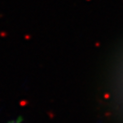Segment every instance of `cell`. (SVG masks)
<instances>
[{
  "label": "cell",
  "instance_id": "6da1fadb",
  "mask_svg": "<svg viewBox=\"0 0 123 123\" xmlns=\"http://www.w3.org/2000/svg\"><path fill=\"white\" fill-rule=\"evenodd\" d=\"M22 122V119L21 118H18V119H15V120H12V121H10L8 123H21Z\"/></svg>",
  "mask_w": 123,
  "mask_h": 123
}]
</instances>
